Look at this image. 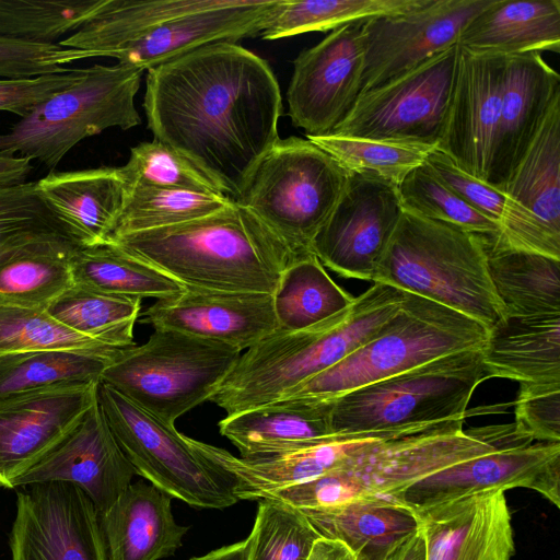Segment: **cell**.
<instances>
[{"instance_id":"obj_28","label":"cell","mask_w":560,"mask_h":560,"mask_svg":"<svg viewBox=\"0 0 560 560\" xmlns=\"http://www.w3.org/2000/svg\"><path fill=\"white\" fill-rule=\"evenodd\" d=\"M36 184L43 201L80 247L109 242L124 198L118 167L51 170Z\"/></svg>"},{"instance_id":"obj_51","label":"cell","mask_w":560,"mask_h":560,"mask_svg":"<svg viewBox=\"0 0 560 560\" xmlns=\"http://www.w3.org/2000/svg\"><path fill=\"white\" fill-rule=\"evenodd\" d=\"M432 173L455 195L501 226L506 212L505 195L460 170L438 148L425 160Z\"/></svg>"},{"instance_id":"obj_4","label":"cell","mask_w":560,"mask_h":560,"mask_svg":"<svg viewBox=\"0 0 560 560\" xmlns=\"http://www.w3.org/2000/svg\"><path fill=\"white\" fill-rule=\"evenodd\" d=\"M465 420L460 417L418 433L381 440L346 467L276 490L261 500L306 511L358 499L388 498L454 464L532 442L514 423L464 430Z\"/></svg>"},{"instance_id":"obj_54","label":"cell","mask_w":560,"mask_h":560,"mask_svg":"<svg viewBox=\"0 0 560 560\" xmlns=\"http://www.w3.org/2000/svg\"><path fill=\"white\" fill-rule=\"evenodd\" d=\"M307 560H355V558L341 541L320 537L315 541Z\"/></svg>"},{"instance_id":"obj_39","label":"cell","mask_w":560,"mask_h":560,"mask_svg":"<svg viewBox=\"0 0 560 560\" xmlns=\"http://www.w3.org/2000/svg\"><path fill=\"white\" fill-rule=\"evenodd\" d=\"M140 298L118 295L73 283L46 308L68 329L115 349L136 345L133 327Z\"/></svg>"},{"instance_id":"obj_52","label":"cell","mask_w":560,"mask_h":560,"mask_svg":"<svg viewBox=\"0 0 560 560\" xmlns=\"http://www.w3.org/2000/svg\"><path fill=\"white\" fill-rule=\"evenodd\" d=\"M84 69L28 79H0V110L28 115L38 104L80 80Z\"/></svg>"},{"instance_id":"obj_1","label":"cell","mask_w":560,"mask_h":560,"mask_svg":"<svg viewBox=\"0 0 560 560\" xmlns=\"http://www.w3.org/2000/svg\"><path fill=\"white\" fill-rule=\"evenodd\" d=\"M143 108L154 140L186 158L233 201L280 139L276 75L236 43L206 45L147 70Z\"/></svg>"},{"instance_id":"obj_44","label":"cell","mask_w":560,"mask_h":560,"mask_svg":"<svg viewBox=\"0 0 560 560\" xmlns=\"http://www.w3.org/2000/svg\"><path fill=\"white\" fill-rule=\"evenodd\" d=\"M49 349L121 350L68 329L45 310L0 299V357Z\"/></svg>"},{"instance_id":"obj_9","label":"cell","mask_w":560,"mask_h":560,"mask_svg":"<svg viewBox=\"0 0 560 560\" xmlns=\"http://www.w3.org/2000/svg\"><path fill=\"white\" fill-rule=\"evenodd\" d=\"M347 172L308 139H279L261 158L237 201L300 258L332 212Z\"/></svg>"},{"instance_id":"obj_53","label":"cell","mask_w":560,"mask_h":560,"mask_svg":"<svg viewBox=\"0 0 560 560\" xmlns=\"http://www.w3.org/2000/svg\"><path fill=\"white\" fill-rule=\"evenodd\" d=\"M32 170L28 158L0 150V187L25 184Z\"/></svg>"},{"instance_id":"obj_46","label":"cell","mask_w":560,"mask_h":560,"mask_svg":"<svg viewBox=\"0 0 560 560\" xmlns=\"http://www.w3.org/2000/svg\"><path fill=\"white\" fill-rule=\"evenodd\" d=\"M249 560H307L322 536L293 506L260 500L250 534Z\"/></svg>"},{"instance_id":"obj_37","label":"cell","mask_w":560,"mask_h":560,"mask_svg":"<svg viewBox=\"0 0 560 560\" xmlns=\"http://www.w3.org/2000/svg\"><path fill=\"white\" fill-rule=\"evenodd\" d=\"M353 300L328 276L314 254L292 260L272 293L278 328L284 330L314 326L347 310Z\"/></svg>"},{"instance_id":"obj_22","label":"cell","mask_w":560,"mask_h":560,"mask_svg":"<svg viewBox=\"0 0 560 560\" xmlns=\"http://www.w3.org/2000/svg\"><path fill=\"white\" fill-rule=\"evenodd\" d=\"M142 324L247 350L278 328L272 294L185 288L156 300Z\"/></svg>"},{"instance_id":"obj_7","label":"cell","mask_w":560,"mask_h":560,"mask_svg":"<svg viewBox=\"0 0 560 560\" xmlns=\"http://www.w3.org/2000/svg\"><path fill=\"white\" fill-rule=\"evenodd\" d=\"M487 378L480 348L440 357L334 400L331 432L405 436L467 417L476 387Z\"/></svg>"},{"instance_id":"obj_18","label":"cell","mask_w":560,"mask_h":560,"mask_svg":"<svg viewBox=\"0 0 560 560\" xmlns=\"http://www.w3.org/2000/svg\"><path fill=\"white\" fill-rule=\"evenodd\" d=\"M361 21L331 31L293 61L288 116L306 137L330 135L361 93Z\"/></svg>"},{"instance_id":"obj_16","label":"cell","mask_w":560,"mask_h":560,"mask_svg":"<svg viewBox=\"0 0 560 560\" xmlns=\"http://www.w3.org/2000/svg\"><path fill=\"white\" fill-rule=\"evenodd\" d=\"M9 536L11 560H107L98 514L68 482L24 486Z\"/></svg>"},{"instance_id":"obj_31","label":"cell","mask_w":560,"mask_h":560,"mask_svg":"<svg viewBox=\"0 0 560 560\" xmlns=\"http://www.w3.org/2000/svg\"><path fill=\"white\" fill-rule=\"evenodd\" d=\"M457 45L477 55L558 54L560 1L493 0L468 22Z\"/></svg>"},{"instance_id":"obj_25","label":"cell","mask_w":560,"mask_h":560,"mask_svg":"<svg viewBox=\"0 0 560 560\" xmlns=\"http://www.w3.org/2000/svg\"><path fill=\"white\" fill-rule=\"evenodd\" d=\"M278 0H221L219 4L170 19L112 58L149 70L206 45L236 43L259 35Z\"/></svg>"},{"instance_id":"obj_5","label":"cell","mask_w":560,"mask_h":560,"mask_svg":"<svg viewBox=\"0 0 560 560\" xmlns=\"http://www.w3.org/2000/svg\"><path fill=\"white\" fill-rule=\"evenodd\" d=\"M487 238L404 210L372 282L427 298L489 329L504 312L488 272Z\"/></svg>"},{"instance_id":"obj_40","label":"cell","mask_w":560,"mask_h":560,"mask_svg":"<svg viewBox=\"0 0 560 560\" xmlns=\"http://www.w3.org/2000/svg\"><path fill=\"white\" fill-rule=\"evenodd\" d=\"M232 202L218 194L143 184L124 185L122 205L110 238L192 221Z\"/></svg>"},{"instance_id":"obj_8","label":"cell","mask_w":560,"mask_h":560,"mask_svg":"<svg viewBox=\"0 0 560 560\" xmlns=\"http://www.w3.org/2000/svg\"><path fill=\"white\" fill-rule=\"evenodd\" d=\"M241 350L166 328L118 352L101 382L165 422L211 400Z\"/></svg>"},{"instance_id":"obj_33","label":"cell","mask_w":560,"mask_h":560,"mask_svg":"<svg viewBox=\"0 0 560 560\" xmlns=\"http://www.w3.org/2000/svg\"><path fill=\"white\" fill-rule=\"evenodd\" d=\"M221 0H105L98 11L78 31L58 42L62 47L113 55L161 23L206 10Z\"/></svg>"},{"instance_id":"obj_17","label":"cell","mask_w":560,"mask_h":560,"mask_svg":"<svg viewBox=\"0 0 560 560\" xmlns=\"http://www.w3.org/2000/svg\"><path fill=\"white\" fill-rule=\"evenodd\" d=\"M512 488L537 491L560 508V442L500 448L454 464L388 499L420 510L474 493Z\"/></svg>"},{"instance_id":"obj_41","label":"cell","mask_w":560,"mask_h":560,"mask_svg":"<svg viewBox=\"0 0 560 560\" xmlns=\"http://www.w3.org/2000/svg\"><path fill=\"white\" fill-rule=\"evenodd\" d=\"M425 0H278L259 34L262 39L334 31L364 19L411 11Z\"/></svg>"},{"instance_id":"obj_10","label":"cell","mask_w":560,"mask_h":560,"mask_svg":"<svg viewBox=\"0 0 560 560\" xmlns=\"http://www.w3.org/2000/svg\"><path fill=\"white\" fill-rule=\"evenodd\" d=\"M143 70L122 63L85 68L73 85L38 104L0 135V150L37 160L54 170L83 139L141 122L135 97Z\"/></svg>"},{"instance_id":"obj_27","label":"cell","mask_w":560,"mask_h":560,"mask_svg":"<svg viewBox=\"0 0 560 560\" xmlns=\"http://www.w3.org/2000/svg\"><path fill=\"white\" fill-rule=\"evenodd\" d=\"M98 523L107 560L167 558L188 532L175 521L171 497L142 481L129 485Z\"/></svg>"},{"instance_id":"obj_42","label":"cell","mask_w":560,"mask_h":560,"mask_svg":"<svg viewBox=\"0 0 560 560\" xmlns=\"http://www.w3.org/2000/svg\"><path fill=\"white\" fill-rule=\"evenodd\" d=\"M327 152L347 174H368L396 187L422 165L436 145L401 143L365 138L326 135L306 137Z\"/></svg>"},{"instance_id":"obj_15","label":"cell","mask_w":560,"mask_h":560,"mask_svg":"<svg viewBox=\"0 0 560 560\" xmlns=\"http://www.w3.org/2000/svg\"><path fill=\"white\" fill-rule=\"evenodd\" d=\"M493 0H425L406 13L361 21V93L457 44L468 22Z\"/></svg>"},{"instance_id":"obj_38","label":"cell","mask_w":560,"mask_h":560,"mask_svg":"<svg viewBox=\"0 0 560 560\" xmlns=\"http://www.w3.org/2000/svg\"><path fill=\"white\" fill-rule=\"evenodd\" d=\"M74 283L118 295L166 299L185 288L112 242L78 247L71 256Z\"/></svg>"},{"instance_id":"obj_24","label":"cell","mask_w":560,"mask_h":560,"mask_svg":"<svg viewBox=\"0 0 560 560\" xmlns=\"http://www.w3.org/2000/svg\"><path fill=\"white\" fill-rule=\"evenodd\" d=\"M381 438L374 434H336L302 450L258 457H236L226 450L185 435L201 456L233 479L237 500H261L266 494L342 468L368 453Z\"/></svg>"},{"instance_id":"obj_36","label":"cell","mask_w":560,"mask_h":560,"mask_svg":"<svg viewBox=\"0 0 560 560\" xmlns=\"http://www.w3.org/2000/svg\"><path fill=\"white\" fill-rule=\"evenodd\" d=\"M119 351L49 349L0 357V398L58 386L101 383L104 370Z\"/></svg>"},{"instance_id":"obj_6","label":"cell","mask_w":560,"mask_h":560,"mask_svg":"<svg viewBox=\"0 0 560 560\" xmlns=\"http://www.w3.org/2000/svg\"><path fill=\"white\" fill-rule=\"evenodd\" d=\"M487 334L488 328L469 316L405 292L397 313L371 339L279 400L334 401L440 357L479 349Z\"/></svg>"},{"instance_id":"obj_13","label":"cell","mask_w":560,"mask_h":560,"mask_svg":"<svg viewBox=\"0 0 560 560\" xmlns=\"http://www.w3.org/2000/svg\"><path fill=\"white\" fill-rule=\"evenodd\" d=\"M500 190L506 212L490 243L560 259V98Z\"/></svg>"},{"instance_id":"obj_48","label":"cell","mask_w":560,"mask_h":560,"mask_svg":"<svg viewBox=\"0 0 560 560\" xmlns=\"http://www.w3.org/2000/svg\"><path fill=\"white\" fill-rule=\"evenodd\" d=\"M118 168L124 185L143 184L222 195L186 158L158 140L132 147L127 163Z\"/></svg>"},{"instance_id":"obj_26","label":"cell","mask_w":560,"mask_h":560,"mask_svg":"<svg viewBox=\"0 0 560 560\" xmlns=\"http://www.w3.org/2000/svg\"><path fill=\"white\" fill-rule=\"evenodd\" d=\"M558 98L560 75L540 52L506 56L490 186L501 189Z\"/></svg>"},{"instance_id":"obj_35","label":"cell","mask_w":560,"mask_h":560,"mask_svg":"<svg viewBox=\"0 0 560 560\" xmlns=\"http://www.w3.org/2000/svg\"><path fill=\"white\" fill-rule=\"evenodd\" d=\"M486 252L489 277L504 316L560 313V259L499 248L490 238Z\"/></svg>"},{"instance_id":"obj_50","label":"cell","mask_w":560,"mask_h":560,"mask_svg":"<svg viewBox=\"0 0 560 560\" xmlns=\"http://www.w3.org/2000/svg\"><path fill=\"white\" fill-rule=\"evenodd\" d=\"M515 429L538 442H560V383L520 384Z\"/></svg>"},{"instance_id":"obj_21","label":"cell","mask_w":560,"mask_h":560,"mask_svg":"<svg viewBox=\"0 0 560 560\" xmlns=\"http://www.w3.org/2000/svg\"><path fill=\"white\" fill-rule=\"evenodd\" d=\"M135 475L96 401L59 445L15 481L14 489L54 481L72 483L89 497L100 515L132 483Z\"/></svg>"},{"instance_id":"obj_2","label":"cell","mask_w":560,"mask_h":560,"mask_svg":"<svg viewBox=\"0 0 560 560\" xmlns=\"http://www.w3.org/2000/svg\"><path fill=\"white\" fill-rule=\"evenodd\" d=\"M109 242L184 288L199 290L272 294L281 272L295 259L256 215L235 201L192 221Z\"/></svg>"},{"instance_id":"obj_3","label":"cell","mask_w":560,"mask_h":560,"mask_svg":"<svg viewBox=\"0 0 560 560\" xmlns=\"http://www.w3.org/2000/svg\"><path fill=\"white\" fill-rule=\"evenodd\" d=\"M404 298L401 290L374 282L326 320L300 330L277 328L240 355L210 401L231 416L279 400L371 339Z\"/></svg>"},{"instance_id":"obj_19","label":"cell","mask_w":560,"mask_h":560,"mask_svg":"<svg viewBox=\"0 0 560 560\" xmlns=\"http://www.w3.org/2000/svg\"><path fill=\"white\" fill-rule=\"evenodd\" d=\"M100 383L69 385L0 398V488L48 455L97 401Z\"/></svg>"},{"instance_id":"obj_55","label":"cell","mask_w":560,"mask_h":560,"mask_svg":"<svg viewBox=\"0 0 560 560\" xmlns=\"http://www.w3.org/2000/svg\"><path fill=\"white\" fill-rule=\"evenodd\" d=\"M250 537L189 560H249Z\"/></svg>"},{"instance_id":"obj_14","label":"cell","mask_w":560,"mask_h":560,"mask_svg":"<svg viewBox=\"0 0 560 560\" xmlns=\"http://www.w3.org/2000/svg\"><path fill=\"white\" fill-rule=\"evenodd\" d=\"M402 211L398 187L373 175L348 174L312 252L341 277L373 281Z\"/></svg>"},{"instance_id":"obj_20","label":"cell","mask_w":560,"mask_h":560,"mask_svg":"<svg viewBox=\"0 0 560 560\" xmlns=\"http://www.w3.org/2000/svg\"><path fill=\"white\" fill-rule=\"evenodd\" d=\"M458 48L454 89L438 149L460 170L487 183L497 142L506 57Z\"/></svg>"},{"instance_id":"obj_34","label":"cell","mask_w":560,"mask_h":560,"mask_svg":"<svg viewBox=\"0 0 560 560\" xmlns=\"http://www.w3.org/2000/svg\"><path fill=\"white\" fill-rule=\"evenodd\" d=\"M78 247L68 238H48L1 254L0 299L46 311L73 285L70 261Z\"/></svg>"},{"instance_id":"obj_43","label":"cell","mask_w":560,"mask_h":560,"mask_svg":"<svg viewBox=\"0 0 560 560\" xmlns=\"http://www.w3.org/2000/svg\"><path fill=\"white\" fill-rule=\"evenodd\" d=\"M105 0H0V35L36 44H55L78 31Z\"/></svg>"},{"instance_id":"obj_49","label":"cell","mask_w":560,"mask_h":560,"mask_svg":"<svg viewBox=\"0 0 560 560\" xmlns=\"http://www.w3.org/2000/svg\"><path fill=\"white\" fill-rule=\"evenodd\" d=\"M84 50L55 44H36L0 35V79H28L45 74L63 73L65 66L93 58Z\"/></svg>"},{"instance_id":"obj_56","label":"cell","mask_w":560,"mask_h":560,"mask_svg":"<svg viewBox=\"0 0 560 560\" xmlns=\"http://www.w3.org/2000/svg\"><path fill=\"white\" fill-rule=\"evenodd\" d=\"M385 560H425V542L420 529L397 547Z\"/></svg>"},{"instance_id":"obj_32","label":"cell","mask_w":560,"mask_h":560,"mask_svg":"<svg viewBox=\"0 0 560 560\" xmlns=\"http://www.w3.org/2000/svg\"><path fill=\"white\" fill-rule=\"evenodd\" d=\"M302 512L322 537L345 544L355 560H385L419 530L415 512L388 498Z\"/></svg>"},{"instance_id":"obj_12","label":"cell","mask_w":560,"mask_h":560,"mask_svg":"<svg viewBox=\"0 0 560 560\" xmlns=\"http://www.w3.org/2000/svg\"><path fill=\"white\" fill-rule=\"evenodd\" d=\"M458 45L359 95L330 135L439 147L458 62Z\"/></svg>"},{"instance_id":"obj_23","label":"cell","mask_w":560,"mask_h":560,"mask_svg":"<svg viewBox=\"0 0 560 560\" xmlns=\"http://www.w3.org/2000/svg\"><path fill=\"white\" fill-rule=\"evenodd\" d=\"M412 511L424 538L425 560H510L514 553L511 512L502 490Z\"/></svg>"},{"instance_id":"obj_30","label":"cell","mask_w":560,"mask_h":560,"mask_svg":"<svg viewBox=\"0 0 560 560\" xmlns=\"http://www.w3.org/2000/svg\"><path fill=\"white\" fill-rule=\"evenodd\" d=\"M487 377L560 383V313L504 316L480 348Z\"/></svg>"},{"instance_id":"obj_47","label":"cell","mask_w":560,"mask_h":560,"mask_svg":"<svg viewBox=\"0 0 560 560\" xmlns=\"http://www.w3.org/2000/svg\"><path fill=\"white\" fill-rule=\"evenodd\" d=\"M48 238L73 241L40 198L36 182L0 187V255Z\"/></svg>"},{"instance_id":"obj_11","label":"cell","mask_w":560,"mask_h":560,"mask_svg":"<svg viewBox=\"0 0 560 560\" xmlns=\"http://www.w3.org/2000/svg\"><path fill=\"white\" fill-rule=\"evenodd\" d=\"M97 401L136 474L152 486L198 509L223 510L238 501L231 476L196 452L173 423L102 382Z\"/></svg>"},{"instance_id":"obj_45","label":"cell","mask_w":560,"mask_h":560,"mask_svg":"<svg viewBox=\"0 0 560 560\" xmlns=\"http://www.w3.org/2000/svg\"><path fill=\"white\" fill-rule=\"evenodd\" d=\"M402 209L423 218L450 223L468 232L495 238L500 226L455 195L425 162L398 186Z\"/></svg>"},{"instance_id":"obj_29","label":"cell","mask_w":560,"mask_h":560,"mask_svg":"<svg viewBox=\"0 0 560 560\" xmlns=\"http://www.w3.org/2000/svg\"><path fill=\"white\" fill-rule=\"evenodd\" d=\"M332 401L279 400L219 421L220 433L241 457L282 454L323 443L334 435Z\"/></svg>"}]
</instances>
